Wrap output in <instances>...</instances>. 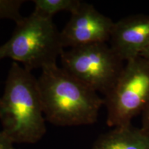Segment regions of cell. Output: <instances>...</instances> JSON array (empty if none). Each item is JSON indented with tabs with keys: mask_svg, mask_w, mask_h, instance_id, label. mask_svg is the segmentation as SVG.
I'll list each match as a JSON object with an SVG mask.
<instances>
[{
	"mask_svg": "<svg viewBox=\"0 0 149 149\" xmlns=\"http://www.w3.org/2000/svg\"><path fill=\"white\" fill-rule=\"evenodd\" d=\"M37 84L47 122L72 126L90 125L97 120L104 99L57 64L42 69Z\"/></svg>",
	"mask_w": 149,
	"mask_h": 149,
	"instance_id": "obj_1",
	"label": "cell"
},
{
	"mask_svg": "<svg viewBox=\"0 0 149 149\" xmlns=\"http://www.w3.org/2000/svg\"><path fill=\"white\" fill-rule=\"evenodd\" d=\"M0 121L1 130L15 144H35L46 132L37 79L15 61L1 97Z\"/></svg>",
	"mask_w": 149,
	"mask_h": 149,
	"instance_id": "obj_2",
	"label": "cell"
},
{
	"mask_svg": "<svg viewBox=\"0 0 149 149\" xmlns=\"http://www.w3.org/2000/svg\"><path fill=\"white\" fill-rule=\"evenodd\" d=\"M10 39L0 46V58H10L32 72L57 64L64 51L53 18L33 11L16 22Z\"/></svg>",
	"mask_w": 149,
	"mask_h": 149,
	"instance_id": "obj_3",
	"label": "cell"
},
{
	"mask_svg": "<svg viewBox=\"0 0 149 149\" xmlns=\"http://www.w3.org/2000/svg\"><path fill=\"white\" fill-rule=\"evenodd\" d=\"M60 59L63 69L104 97L113 88L125 65L107 43L70 48L63 51Z\"/></svg>",
	"mask_w": 149,
	"mask_h": 149,
	"instance_id": "obj_4",
	"label": "cell"
},
{
	"mask_svg": "<svg viewBox=\"0 0 149 149\" xmlns=\"http://www.w3.org/2000/svg\"><path fill=\"white\" fill-rule=\"evenodd\" d=\"M148 104L149 62L139 56L126 61L117 82L104 97L108 126L130 124Z\"/></svg>",
	"mask_w": 149,
	"mask_h": 149,
	"instance_id": "obj_5",
	"label": "cell"
},
{
	"mask_svg": "<svg viewBox=\"0 0 149 149\" xmlns=\"http://www.w3.org/2000/svg\"><path fill=\"white\" fill-rule=\"evenodd\" d=\"M115 22L97 10L94 6L81 1L70 13L69 21L61 31L64 48L107 43Z\"/></svg>",
	"mask_w": 149,
	"mask_h": 149,
	"instance_id": "obj_6",
	"label": "cell"
},
{
	"mask_svg": "<svg viewBox=\"0 0 149 149\" xmlns=\"http://www.w3.org/2000/svg\"><path fill=\"white\" fill-rule=\"evenodd\" d=\"M109 42L125 62L140 56L149 46V15H133L115 22Z\"/></svg>",
	"mask_w": 149,
	"mask_h": 149,
	"instance_id": "obj_7",
	"label": "cell"
},
{
	"mask_svg": "<svg viewBox=\"0 0 149 149\" xmlns=\"http://www.w3.org/2000/svg\"><path fill=\"white\" fill-rule=\"evenodd\" d=\"M92 149H149V136L131 124L118 126L100 136Z\"/></svg>",
	"mask_w": 149,
	"mask_h": 149,
	"instance_id": "obj_8",
	"label": "cell"
},
{
	"mask_svg": "<svg viewBox=\"0 0 149 149\" xmlns=\"http://www.w3.org/2000/svg\"><path fill=\"white\" fill-rule=\"evenodd\" d=\"M35 12L47 17L53 18L62 11L71 13L77 8L81 1L79 0H34Z\"/></svg>",
	"mask_w": 149,
	"mask_h": 149,
	"instance_id": "obj_9",
	"label": "cell"
},
{
	"mask_svg": "<svg viewBox=\"0 0 149 149\" xmlns=\"http://www.w3.org/2000/svg\"><path fill=\"white\" fill-rule=\"evenodd\" d=\"M24 0H0V19H10L15 22L23 17L21 8Z\"/></svg>",
	"mask_w": 149,
	"mask_h": 149,
	"instance_id": "obj_10",
	"label": "cell"
},
{
	"mask_svg": "<svg viewBox=\"0 0 149 149\" xmlns=\"http://www.w3.org/2000/svg\"><path fill=\"white\" fill-rule=\"evenodd\" d=\"M13 141L2 130H0V149H16Z\"/></svg>",
	"mask_w": 149,
	"mask_h": 149,
	"instance_id": "obj_11",
	"label": "cell"
},
{
	"mask_svg": "<svg viewBox=\"0 0 149 149\" xmlns=\"http://www.w3.org/2000/svg\"><path fill=\"white\" fill-rule=\"evenodd\" d=\"M142 119H141V128L144 130L146 135L149 136V104L141 113Z\"/></svg>",
	"mask_w": 149,
	"mask_h": 149,
	"instance_id": "obj_12",
	"label": "cell"
},
{
	"mask_svg": "<svg viewBox=\"0 0 149 149\" xmlns=\"http://www.w3.org/2000/svg\"><path fill=\"white\" fill-rule=\"evenodd\" d=\"M140 56L149 62V46L144 50V51L142 52V53L141 54Z\"/></svg>",
	"mask_w": 149,
	"mask_h": 149,
	"instance_id": "obj_13",
	"label": "cell"
},
{
	"mask_svg": "<svg viewBox=\"0 0 149 149\" xmlns=\"http://www.w3.org/2000/svg\"><path fill=\"white\" fill-rule=\"evenodd\" d=\"M0 108H1V97H0Z\"/></svg>",
	"mask_w": 149,
	"mask_h": 149,
	"instance_id": "obj_14",
	"label": "cell"
},
{
	"mask_svg": "<svg viewBox=\"0 0 149 149\" xmlns=\"http://www.w3.org/2000/svg\"><path fill=\"white\" fill-rule=\"evenodd\" d=\"M0 60H1V58H0Z\"/></svg>",
	"mask_w": 149,
	"mask_h": 149,
	"instance_id": "obj_15",
	"label": "cell"
}]
</instances>
